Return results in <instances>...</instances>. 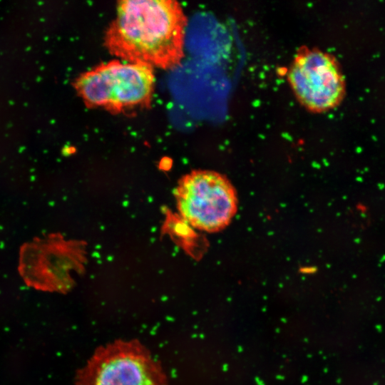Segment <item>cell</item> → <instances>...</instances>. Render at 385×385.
<instances>
[{
  "instance_id": "obj_1",
  "label": "cell",
  "mask_w": 385,
  "mask_h": 385,
  "mask_svg": "<svg viewBox=\"0 0 385 385\" xmlns=\"http://www.w3.org/2000/svg\"><path fill=\"white\" fill-rule=\"evenodd\" d=\"M186 24L176 1H120L104 44L125 62L171 69L183 58Z\"/></svg>"
},
{
  "instance_id": "obj_2",
  "label": "cell",
  "mask_w": 385,
  "mask_h": 385,
  "mask_svg": "<svg viewBox=\"0 0 385 385\" xmlns=\"http://www.w3.org/2000/svg\"><path fill=\"white\" fill-rule=\"evenodd\" d=\"M155 82L153 68L113 61L80 75L74 88L87 106L121 112L148 107Z\"/></svg>"
},
{
  "instance_id": "obj_3",
  "label": "cell",
  "mask_w": 385,
  "mask_h": 385,
  "mask_svg": "<svg viewBox=\"0 0 385 385\" xmlns=\"http://www.w3.org/2000/svg\"><path fill=\"white\" fill-rule=\"evenodd\" d=\"M77 385H168L165 374L138 340L98 348L79 371Z\"/></svg>"
},
{
  "instance_id": "obj_4",
  "label": "cell",
  "mask_w": 385,
  "mask_h": 385,
  "mask_svg": "<svg viewBox=\"0 0 385 385\" xmlns=\"http://www.w3.org/2000/svg\"><path fill=\"white\" fill-rule=\"evenodd\" d=\"M178 208L192 226L217 232L231 222L237 209L235 188L222 175L210 170L184 176L176 190Z\"/></svg>"
},
{
  "instance_id": "obj_5",
  "label": "cell",
  "mask_w": 385,
  "mask_h": 385,
  "mask_svg": "<svg viewBox=\"0 0 385 385\" xmlns=\"http://www.w3.org/2000/svg\"><path fill=\"white\" fill-rule=\"evenodd\" d=\"M79 245L58 234L36 237L20 250L19 271L29 286L65 292L72 286L71 272L79 267Z\"/></svg>"
},
{
  "instance_id": "obj_6",
  "label": "cell",
  "mask_w": 385,
  "mask_h": 385,
  "mask_svg": "<svg viewBox=\"0 0 385 385\" xmlns=\"http://www.w3.org/2000/svg\"><path fill=\"white\" fill-rule=\"evenodd\" d=\"M289 80L297 97L314 110L334 106L344 90L337 63L321 51H306L298 56L292 65Z\"/></svg>"
}]
</instances>
